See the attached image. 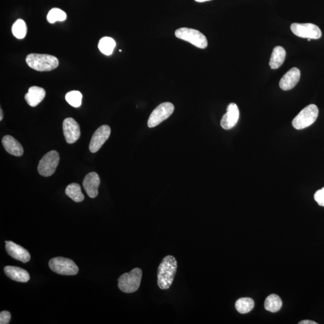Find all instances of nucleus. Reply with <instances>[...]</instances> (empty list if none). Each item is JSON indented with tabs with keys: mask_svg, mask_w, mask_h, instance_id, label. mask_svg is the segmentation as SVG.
<instances>
[{
	"mask_svg": "<svg viewBox=\"0 0 324 324\" xmlns=\"http://www.w3.org/2000/svg\"><path fill=\"white\" fill-rule=\"evenodd\" d=\"M176 270L177 261L174 256H165L162 259L158 269V285L161 290H168L171 287Z\"/></svg>",
	"mask_w": 324,
	"mask_h": 324,
	"instance_id": "f257e3e1",
	"label": "nucleus"
},
{
	"mask_svg": "<svg viewBox=\"0 0 324 324\" xmlns=\"http://www.w3.org/2000/svg\"><path fill=\"white\" fill-rule=\"evenodd\" d=\"M26 63L31 69L38 72H50L59 65L57 58L48 54H29L26 57Z\"/></svg>",
	"mask_w": 324,
	"mask_h": 324,
	"instance_id": "f03ea898",
	"label": "nucleus"
},
{
	"mask_svg": "<svg viewBox=\"0 0 324 324\" xmlns=\"http://www.w3.org/2000/svg\"><path fill=\"white\" fill-rule=\"evenodd\" d=\"M143 271L140 268H135L129 272L122 274L118 279V287L125 293H133L139 290L142 280Z\"/></svg>",
	"mask_w": 324,
	"mask_h": 324,
	"instance_id": "7ed1b4c3",
	"label": "nucleus"
},
{
	"mask_svg": "<svg viewBox=\"0 0 324 324\" xmlns=\"http://www.w3.org/2000/svg\"><path fill=\"white\" fill-rule=\"evenodd\" d=\"M318 108L315 105L311 104L304 108L296 117L293 122V126L297 130L305 129L315 123L318 116Z\"/></svg>",
	"mask_w": 324,
	"mask_h": 324,
	"instance_id": "20e7f679",
	"label": "nucleus"
},
{
	"mask_svg": "<svg viewBox=\"0 0 324 324\" xmlns=\"http://www.w3.org/2000/svg\"><path fill=\"white\" fill-rule=\"evenodd\" d=\"M175 36L181 40L188 41L201 49H205L208 45L206 37L200 31L194 29L181 28L175 32Z\"/></svg>",
	"mask_w": 324,
	"mask_h": 324,
	"instance_id": "39448f33",
	"label": "nucleus"
},
{
	"mask_svg": "<svg viewBox=\"0 0 324 324\" xmlns=\"http://www.w3.org/2000/svg\"><path fill=\"white\" fill-rule=\"evenodd\" d=\"M49 266L51 270L60 275H74L79 271L78 266L68 258L57 257L51 259Z\"/></svg>",
	"mask_w": 324,
	"mask_h": 324,
	"instance_id": "423d86ee",
	"label": "nucleus"
},
{
	"mask_svg": "<svg viewBox=\"0 0 324 324\" xmlns=\"http://www.w3.org/2000/svg\"><path fill=\"white\" fill-rule=\"evenodd\" d=\"M60 162V155L56 151H51L40 160L38 172L43 176H50L54 174Z\"/></svg>",
	"mask_w": 324,
	"mask_h": 324,
	"instance_id": "0eeeda50",
	"label": "nucleus"
},
{
	"mask_svg": "<svg viewBox=\"0 0 324 324\" xmlns=\"http://www.w3.org/2000/svg\"><path fill=\"white\" fill-rule=\"evenodd\" d=\"M174 111V106L171 103H163L156 107L151 114L148 121L150 128L155 127L168 118Z\"/></svg>",
	"mask_w": 324,
	"mask_h": 324,
	"instance_id": "6e6552de",
	"label": "nucleus"
},
{
	"mask_svg": "<svg viewBox=\"0 0 324 324\" xmlns=\"http://www.w3.org/2000/svg\"><path fill=\"white\" fill-rule=\"evenodd\" d=\"M291 30L297 36L302 38L318 39L322 36L320 28L311 23H294L291 25Z\"/></svg>",
	"mask_w": 324,
	"mask_h": 324,
	"instance_id": "1a4fd4ad",
	"label": "nucleus"
},
{
	"mask_svg": "<svg viewBox=\"0 0 324 324\" xmlns=\"http://www.w3.org/2000/svg\"><path fill=\"white\" fill-rule=\"evenodd\" d=\"M111 134V128L108 125H103L96 130L91 137L89 149L92 153L98 152Z\"/></svg>",
	"mask_w": 324,
	"mask_h": 324,
	"instance_id": "9d476101",
	"label": "nucleus"
},
{
	"mask_svg": "<svg viewBox=\"0 0 324 324\" xmlns=\"http://www.w3.org/2000/svg\"><path fill=\"white\" fill-rule=\"evenodd\" d=\"M63 129L66 142L68 144L75 143L81 136L79 125L72 118H67L64 120Z\"/></svg>",
	"mask_w": 324,
	"mask_h": 324,
	"instance_id": "9b49d317",
	"label": "nucleus"
},
{
	"mask_svg": "<svg viewBox=\"0 0 324 324\" xmlns=\"http://www.w3.org/2000/svg\"><path fill=\"white\" fill-rule=\"evenodd\" d=\"M240 112L238 107L236 104L232 103L227 106L226 113L224 114L221 120V126L225 130L232 129L238 122Z\"/></svg>",
	"mask_w": 324,
	"mask_h": 324,
	"instance_id": "f8f14e48",
	"label": "nucleus"
},
{
	"mask_svg": "<svg viewBox=\"0 0 324 324\" xmlns=\"http://www.w3.org/2000/svg\"><path fill=\"white\" fill-rule=\"evenodd\" d=\"M101 184V179L97 173L91 172L85 176L83 181V186L86 193L91 198L98 195V189Z\"/></svg>",
	"mask_w": 324,
	"mask_h": 324,
	"instance_id": "ddd939ff",
	"label": "nucleus"
},
{
	"mask_svg": "<svg viewBox=\"0 0 324 324\" xmlns=\"http://www.w3.org/2000/svg\"><path fill=\"white\" fill-rule=\"evenodd\" d=\"M6 249L13 258L23 263L30 261L31 256L27 250L12 241L6 242Z\"/></svg>",
	"mask_w": 324,
	"mask_h": 324,
	"instance_id": "4468645a",
	"label": "nucleus"
},
{
	"mask_svg": "<svg viewBox=\"0 0 324 324\" xmlns=\"http://www.w3.org/2000/svg\"><path fill=\"white\" fill-rule=\"evenodd\" d=\"M300 79V70L296 68L291 69L282 77L279 82V86L284 91L290 90L297 84Z\"/></svg>",
	"mask_w": 324,
	"mask_h": 324,
	"instance_id": "2eb2a0df",
	"label": "nucleus"
},
{
	"mask_svg": "<svg viewBox=\"0 0 324 324\" xmlns=\"http://www.w3.org/2000/svg\"><path fill=\"white\" fill-rule=\"evenodd\" d=\"M45 96L46 91L43 88L33 86L28 89V92L25 96V99L30 107H35L43 101Z\"/></svg>",
	"mask_w": 324,
	"mask_h": 324,
	"instance_id": "dca6fc26",
	"label": "nucleus"
},
{
	"mask_svg": "<svg viewBox=\"0 0 324 324\" xmlns=\"http://www.w3.org/2000/svg\"><path fill=\"white\" fill-rule=\"evenodd\" d=\"M4 271L9 278L21 283H26L30 279V274L25 269L14 266H6Z\"/></svg>",
	"mask_w": 324,
	"mask_h": 324,
	"instance_id": "f3484780",
	"label": "nucleus"
},
{
	"mask_svg": "<svg viewBox=\"0 0 324 324\" xmlns=\"http://www.w3.org/2000/svg\"><path fill=\"white\" fill-rule=\"evenodd\" d=\"M2 144L6 152L11 154V155L17 157L23 155V147L14 137L10 135H6L3 137Z\"/></svg>",
	"mask_w": 324,
	"mask_h": 324,
	"instance_id": "a211bd4d",
	"label": "nucleus"
},
{
	"mask_svg": "<svg viewBox=\"0 0 324 324\" xmlns=\"http://www.w3.org/2000/svg\"><path fill=\"white\" fill-rule=\"evenodd\" d=\"M285 57H286V51L284 48L280 46L275 47L272 51L269 63L271 69H277L279 68L284 63Z\"/></svg>",
	"mask_w": 324,
	"mask_h": 324,
	"instance_id": "6ab92c4d",
	"label": "nucleus"
},
{
	"mask_svg": "<svg viewBox=\"0 0 324 324\" xmlns=\"http://www.w3.org/2000/svg\"><path fill=\"white\" fill-rule=\"evenodd\" d=\"M282 306V301L277 295L271 294L266 298L264 303L265 310L270 312H277Z\"/></svg>",
	"mask_w": 324,
	"mask_h": 324,
	"instance_id": "aec40b11",
	"label": "nucleus"
},
{
	"mask_svg": "<svg viewBox=\"0 0 324 324\" xmlns=\"http://www.w3.org/2000/svg\"><path fill=\"white\" fill-rule=\"evenodd\" d=\"M66 194L76 203H80L84 200V195L81 192V186L77 183L69 184L66 189Z\"/></svg>",
	"mask_w": 324,
	"mask_h": 324,
	"instance_id": "412c9836",
	"label": "nucleus"
},
{
	"mask_svg": "<svg viewBox=\"0 0 324 324\" xmlns=\"http://www.w3.org/2000/svg\"><path fill=\"white\" fill-rule=\"evenodd\" d=\"M116 46L113 38L109 37H104L101 38L98 44L99 50L102 54L106 56H110L113 53L114 48Z\"/></svg>",
	"mask_w": 324,
	"mask_h": 324,
	"instance_id": "4be33fe9",
	"label": "nucleus"
},
{
	"mask_svg": "<svg viewBox=\"0 0 324 324\" xmlns=\"http://www.w3.org/2000/svg\"><path fill=\"white\" fill-rule=\"evenodd\" d=\"M236 309L240 313H248L255 306L254 301L250 298H241L236 301Z\"/></svg>",
	"mask_w": 324,
	"mask_h": 324,
	"instance_id": "5701e85b",
	"label": "nucleus"
},
{
	"mask_svg": "<svg viewBox=\"0 0 324 324\" xmlns=\"http://www.w3.org/2000/svg\"><path fill=\"white\" fill-rule=\"evenodd\" d=\"M12 31L14 36L18 39L24 38L27 33V27L25 21L21 19L16 21L12 25Z\"/></svg>",
	"mask_w": 324,
	"mask_h": 324,
	"instance_id": "b1692460",
	"label": "nucleus"
},
{
	"mask_svg": "<svg viewBox=\"0 0 324 324\" xmlns=\"http://www.w3.org/2000/svg\"><path fill=\"white\" fill-rule=\"evenodd\" d=\"M67 15L65 12L60 9L53 8L48 13L47 21L50 24H54L57 21H65Z\"/></svg>",
	"mask_w": 324,
	"mask_h": 324,
	"instance_id": "393cba45",
	"label": "nucleus"
},
{
	"mask_svg": "<svg viewBox=\"0 0 324 324\" xmlns=\"http://www.w3.org/2000/svg\"><path fill=\"white\" fill-rule=\"evenodd\" d=\"M66 100L73 107L78 108L82 104V95L78 91H72L67 92Z\"/></svg>",
	"mask_w": 324,
	"mask_h": 324,
	"instance_id": "a878e982",
	"label": "nucleus"
},
{
	"mask_svg": "<svg viewBox=\"0 0 324 324\" xmlns=\"http://www.w3.org/2000/svg\"><path fill=\"white\" fill-rule=\"evenodd\" d=\"M314 199L320 206L324 207V188L316 192Z\"/></svg>",
	"mask_w": 324,
	"mask_h": 324,
	"instance_id": "bb28decb",
	"label": "nucleus"
},
{
	"mask_svg": "<svg viewBox=\"0 0 324 324\" xmlns=\"http://www.w3.org/2000/svg\"><path fill=\"white\" fill-rule=\"evenodd\" d=\"M11 319V313L8 311H3L0 313V323L8 324Z\"/></svg>",
	"mask_w": 324,
	"mask_h": 324,
	"instance_id": "cd10ccee",
	"label": "nucleus"
},
{
	"mask_svg": "<svg viewBox=\"0 0 324 324\" xmlns=\"http://www.w3.org/2000/svg\"><path fill=\"white\" fill-rule=\"evenodd\" d=\"M298 323L299 324H317V322L312 321V320H302V321H301Z\"/></svg>",
	"mask_w": 324,
	"mask_h": 324,
	"instance_id": "c85d7f7f",
	"label": "nucleus"
},
{
	"mask_svg": "<svg viewBox=\"0 0 324 324\" xmlns=\"http://www.w3.org/2000/svg\"><path fill=\"white\" fill-rule=\"evenodd\" d=\"M0 115H1V116H0V121H2L3 118V112L2 108L1 110H0Z\"/></svg>",
	"mask_w": 324,
	"mask_h": 324,
	"instance_id": "c756f323",
	"label": "nucleus"
},
{
	"mask_svg": "<svg viewBox=\"0 0 324 324\" xmlns=\"http://www.w3.org/2000/svg\"><path fill=\"white\" fill-rule=\"evenodd\" d=\"M196 2H207V1H210V0H195Z\"/></svg>",
	"mask_w": 324,
	"mask_h": 324,
	"instance_id": "7c9ffc66",
	"label": "nucleus"
}]
</instances>
